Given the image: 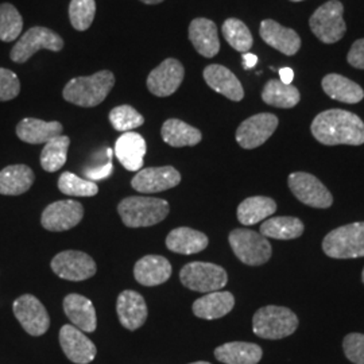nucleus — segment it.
I'll return each instance as SVG.
<instances>
[{"label": "nucleus", "instance_id": "nucleus-1", "mask_svg": "<svg viewBox=\"0 0 364 364\" xmlns=\"http://www.w3.org/2000/svg\"><path fill=\"white\" fill-rule=\"evenodd\" d=\"M313 136L321 144L338 146L364 144V123L358 115L344 109H328L314 117Z\"/></svg>", "mask_w": 364, "mask_h": 364}, {"label": "nucleus", "instance_id": "nucleus-2", "mask_svg": "<svg viewBox=\"0 0 364 364\" xmlns=\"http://www.w3.org/2000/svg\"><path fill=\"white\" fill-rule=\"evenodd\" d=\"M115 85V76L111 70H100L91 76L72 78L63 91L68 103L92 108L102 105Z\"/></svg>", "mask_w": 364, "mask_h": 364}, {"label": "nucleus", "instance_id": "nucleus-3", "mask_svg": "<svg viewBox=\"0 0 364 364\" xmlns=\"http://www.w3.org/2000/svg\"><path fill=\"white\" fill-rule=\"evenodd\" d=\"M169 203L156 197L134 196L119 203L117 212L129 228L151 227L165 220L169 215Z\"/></svg>", "mask_w": 364, "mask_h": 364}, {"label": "nucleus", "instance_id": "nucleus-4", "mask_svg": "<svg viewBox=\"0 0 364 364\" xmlns=\"http://www.w3.org/2000/svg\"><path fill=\"white\" fill-rule=\"evenodd\" d=\"M299 318L296 313L285 306L267 305L254 314L252 331L258 338L279 340L296 332Z\"/></svg>", "mask_w": 364, "mask_h": 364}, {"label": "nucleus", "instance_id": "nucleus-5", "mask_svg": "<svg viewBox=\"0 0 364 364\" xmlns=\"http://www.w3.org/2000/svg\"><path fill=\"white\" fill-rule=\"evenodd\" d=\"M323 250L329 258L351 259L364 257V221L352 223L326 235Z\"/></svg>", "mask_w": 364, "mask_h": 364}, {"label": "nucleus", "instance_id": "nucleus-6", "mask_svg": "<svg viewBox=\"0 0 364 364\" xmlns=\"http://www.w3.org/2000/svg\"><path fill=\"white\" fill-rule=\"evenodd\" d=\"M42 49L60 52L64 49V39L48 27H31L16 41L10 53V58L15 64H25Z\"/></svg>", "mask_w": 364, "mask_h": 364}, {"label": "nucleus", "instance_id": "nucleus-7", "mask_svg": "<svg viewBox=\"0 0 364 364\" xmlns=\"http://www.w3.org/2000/svg\"><path fill=\"white\" fill-rule=\"evenodd\" d=\"M180 279L183 287L193 291L212 293L227 285L228 275L221 266L215 263L192 262L182 267Z\"/></svg>", "mask_w": 364, "mask_h": 364}, {"label": "nucleus", "instance_id": "nucleus-8", "mask_svg": "<svg viewBox=\"0 0 364 364\" xmlns=\"http://www.w3.org/2000/svg\"><path fill=\"white\" fill-rule=\"evenodd\" d=\"M228 240L237 259L245 264L260 266L272 258V245L259 232L237 228L230 234Z\"/></svg>", "mask_w": 364, "mask_h": 364}, {"label": "nucleus", "instance_id": "nucleus-9", "mask_svg": "<svg viewBox=\"0 0 364 364\" xmlns=\"http://www.w3.org/2000/svg\"><path fill=\"white\" fill-rule=\"evenodd\" d=\"M344 7L338 0H329L318 7L309 19L313 34L324 43H335L346 34V22L343 19Z\"/></svg>", "mask_w": 364, "mask_h": 364}, {"label": "nucleus", "instance_id": "nucleus-10", "mask_svg": "<svg viewBox=\"0 0 364 364\" xmlns=\"http://www.w3.org/2000/svg\"><path fill=\"white\" fill-rule=\"evenodd\" d=\"M287 183L296 198L308 207L326 209L333 204V197L328 188L313 174L305 171L291 173Z\"/></svg>", "mask_w": 364, "mask_h": 364}, {"label": "nucleus", "instance_id": "nucleus-11", "mask_svg": "<svg viewBox=\"0 0 364 364\" xmlns=\"http://www.w3.org/2000/svg\"><path fill=\"white\" fill-rule=\"evenodd\" d=\"M13 311L16 320L31 336H42L50 326V317L43 304L33 294H23L15 299Z\"/></svg>", "mask_w": 364, "mask_h": 364}, {"label": "nucleus", "instance_id": "nucleus-12", "mask_svg": "<svg viewBox=\"0 0 364 364\" xmlns=\"http://www.w3.org/2000/svg\"><path fill=\"white\" fill-rule=\"evenodd\" d=\"M50 266L55 275L72 282L90 279L97 270L92 257L76 250H68L57 254L53 258Z\"/></svg>", "mask_w": 364, "mask_h": 364}, {"label": "nucleus", "instance_id": "nucleus-13", "mask_svg": "<svg viewBox=\"0 0 364 364\" xmlns=\"http://www.w3.org/2000/svg\"><path fill=\"white\" fill-rule=\"evenodd\" d=\"M278 117L274 114H257L246 119L236 130V141L243 149H257L274 134L278 127Z\"/></svg>", "mask_w": 364, "mask_h": 364}, {"label": "nucleus", "instance_id": "nucleus-14", "mask_svg": "<svg viewBox=\"0 0 364 364\" xmlns=\"http://www.w3.org/2000/svg\"><path fill=\"white\" fill-rule=\"evenodd\" d=\"M185 77V68L176 58H166L154 68L147 77V88L156 97H168L180 88Z\"/></svg>", "mask_w": 364, "mask_h": 364}, {"label": "nucleus", "instance_id": "nucleus-15", "mask_svg": "<svg viewBox=\"0 0 364 364\" xmlns=\"http://www.w3.org/2000/svg\"><path fill=\"white\" fill-rule=\"evenodd\" d=\"M84 216V207L75 200L55 201L42 212L41 224L52 232L68 231L76 227Z\"/></svg>", "mask_w": 364, "mask_h": 364}, {"label": "nucleus", "instance_id": "nucleus-16", "mask_svg": "<svg viewBox=\"0 0 364 364\" xmlns=\"http://www.w3.org/2000/svg\"><path fill=\"white\" fill-rule=\"evenodd\" d=\"M181 182V174L173 166L146 168L136 171L131 186L139 193H159L177 186Z\"/></svg>", "mask_w": 364, "mask_h": 364}, {"label": "nucleus", "instance_id": "nucleus-17", "mask_svg": "<svg viewBox=\"0 0 364 364\" xmlns=\"http://www.w3.org/2000/svg\"><path fill=\"white\" fill-rule=\"evenodd\" d=\"M60 344L66 358L76 364H88L96 358V346L75 326H64L60 331Z\"/></svg>", "mask_w": 364, "mask_h": 364}, {"label": "nucleus", "instance_id": "nucleus-18", "mask_svg": "<svg viewBox=\"0 0 364 364\" xmlns=\"http://www.w3.org/2000/svg\"><path fill=\"white\" fill-rule=\"evenodd\" d=\"M117 312L120 324L129 331L139 329L147 320L146 301L134 290H124L119 294Z\"/></svg>", "mask_w": 364, "mask_h": 364}, {"label": "nucleus", "instance_id": "nucleus-19", "mask_svg": "<svg viewBox=\"0 0 364 364\" xmlns=\"http://www.w3.org/2000/svg\"><path fill=\"white\" fill-rule=\"evenodd\" d=\"M147 144L144 136L138 132H124L117 138L115 156L122 166L129 171H139L144 168V159Z\"/></svg>", "mask_w": 364, "mask_h": 364}, {"label": "nucleus", "instance_id": "nucleus-20", "mask_svg": "<svg viewBox=\"0 0 364 364\" xmlns=\"http://www.w3.org/2000/svg\"><path fill=\"white\" fill-rule=\"evenodd\" d=\"M260 38L269 46L287 55H294L301 48V39L293 28H287L273 19L262 21L259 27Z\"/></svg>", "mask_w": 364, "mask_h": 364}, {"label": "nucleus", "instance_id": "nucleus-21", "mask_svg": "<svg viewBox=\"0 0 364 364\" xmlns=\"http://www.w3.org/2000/svg\"><path fill=\"white\" fill-rule=\"evenodd\" d=\"M189 41L198 54L205 58L215 57L220 50L218 26L207 18H196L189 25Z\"/></svg>", "mask_w": 364, "mask_h": 364}, {"label": "nucleus", "instance_id": "nucleus-22", "mask_svg": "<svg viewBox=\"0 0 364 364\" xmlns=\"http://www.w3.org/2000/svg\"><path fill=\"white\" fill-rule=\"evenodd\" d=\"M203 76L209 88L225 96L227 99L232 102H240L245 97V90L239 78L228 68L218 64L208 65L204 69Z\"/></svg>", "mask_w": 364, "mask_h": 364}, {"label": "nucleus", "instance_id": "nucleus-23", "mask_svg": "<svg viewBox=\"0 0 364 364\" xmlns=\"http://www.w3.org/2000/svg\"><path fill=\"white\" fill-rule=\"evenodd\" d=\"M169 260L161 255H146L134 266V277L144 287H158L165 284L171 275Z\"/></svg>", "mask_w": 364, "mask_h": 364}, {"label": "nucleus", "instance_id": "nucleus-24", "mask_svg": "<svg viewBox=\"0 0 364 364\" xmlns=\"http://www.w3.org/2000/svg\"><path fill=\"white\" fill-rule=\"evenodd\" d=\"M15 131L22 142L42 144L63 135L64 127L60 122H45L36 117H25L18 123Z\"/></svg>", "mask_w": 364, "mask_h": 364}, {"label": "nucleus", "instance_id": "nucleus-25", "mask_svg": "<svg viewBox=\"0 0 364 364\" xmlns=\"http://www.w3.org/2000/svg\"><path fill=\"white\" fill-rule=\"evenodd\" d=\"M64 312L73 326L82 332H95L97 326L96 311L91 299L81 294H69L64 299Z\"/></svg>", "mask_w": 364, "mask_h": 364}, {"label": "nucleus", "instance_id": "nucleus-26", "mask_svg": "<svg viewBox=\"0 0 364 364\" xmlns=\"http://www.w3.org/2000/svg\"><path fill=\"white\" fill-rule=\"evenodd\" d=\"M235 297L230 291H212L196 299L192 309L195 316L204 320H216L234 309Z\"/></svg>", "mask_w": 364, "mask_h": 364}, {"label": "nucleus", "instance_id": "nucleus-27", "mask_svg": "<svg viewBox=\"0 0 364 364\" xmlns=\"http://www.w3.org/2000/svg\"><path fill=\"white\" fill-rule=\"evenodd\" d=\"M263 351L258 344L232 341L215 350V358L224 364H258Z\"/></svg>", "mask_w": 364, "mask_h": 364}, {"label": "nucleus", "instance_id": "nucleus-28", "mask_svg": "<svg viewBox=\"0 0 364 364\" xmlns=\"http://www.w3.org/2000/svg\"><path fill=\"white\" fill-rule=\"evenodd\" d=\"M166 247L182 255H192L208 247V236L189 227H178L166 237Z\"/></svg>", "mask_w": 364, "mask_h": 364}, {"label": "nucleus", "instance_id": "nucleus-29", "mask_svg": "<svg viewBox=\"0 0 364 364\" xmlns=\"http://www.w3.org/2000/svg\"><path fill=\"white\" fill-rule=\"evenodd\" d=\"M321 84L324 92L333 100L346 105H356L363 100L364 91L362 87L341 75H326Z\"/></svg>", "mask_w": 364, "mask_h": 364}, {"label": "nucleus", "instance_id": "nucleus-30", "mask_svg": "<svg viewBox=\"0 0 364 364\" xmlns=\"http://www.w3.org/2000/svg\"><path fill=\"white\" fill-rule=\"evenodd\" d=\"M34 180V171L27 165L7 166L0 170V195H23L31 188Z\"/></svg>", "mask_w": 364, "mask_h": 364}, {"label": "nucleus", "instance_id": "nucleus-31", "mask_svg": "<svg viewBox=\"0 0 364 364\" xmlns=\"http://www.w3.org/2000/svg\"><path fill=\"white\" fill-rule=\"evenodd\" d=\"M161 135L164 142L171 147L196 146L203 139L200 130L180 119H168L161 129Z\"/></svg>", "mask_w": 364, "mask_h": 364}, {"label": "nucleus", "instance_id": "nucleus-32", "mask_svg": "<svg viewBox=\"0 0 364 364\" xmlns=\"http://www.w3.org/2000/svg\"><path fill=\"white\" fill-rule=\"evenodd\" d=\"M277 210L273 198L264 196L248 197L237 207V220L243 225H254L270 218Z\"/></svg>", "mask_w": 364, "mask_h": 364}, {"label": "nucleus", "instance_id": "nucleus-33", "mask_svg": "<svg viewBox=\"0 0 364 364\" xmlns=\"http://www.w3.org/2000/svg\"><path fill=\"white\" fill-rule=\"evenodd\" d=\"M262 100L277 108H293L301 100L299 92L291 84H284L281 80H269L262 92Z\"/></svg>", "mask_w": 364, "mask_h": 364}, {"label": "nucleus", "instance_id": "nucleus-34", "mask_svg": "<svg viewBox=\"0 0 364 364\" xmlns=\"http://www.w3.org/2000/svg\"><path fill=\"white\" fill-rule=\"evenodd\" d=\"M304 223L297 218L278 216L264 221L260 225V235L278 240L297 239L304 234Z\"/></svg>", "mask_w": 364, "mask_h": 364}, {"label": "nucleus", "instance_id": "nucleus-35", "mask_svg": "<svg viewBox=\"0 0 364 364\" xmlns=\"http://www.w3.org/2000/svg\"><path fill=\"white\" fill-rule=\"evenodd\" d=\"M70 146V139L66 135H60L53 138L41 153V166L48 173L58 171L66 164L68 150Z\"/></svg>", "mask_w": 364, "mask_h": 364}, {"label": "nucleus", "instance_id": "nucleus-36", "mask_svg": "<svg viewBox=\"0 0 364 364\" xmlns=\"http://www.w3.org/2000/svg\"><path fill=\"white\" fill-rule=\"evenodd\" d=\"M221 31L225 41L230 43V46L234 48L235 50L245 54L250 52V49L252 48V43H254L252 34L242 21L236 18L227 19L223 23Z\"/></svg>", "mask_w": 364, "mask_h": 364}, {"label": "nucleus", "instance_id": "nucleus-37", "mask_svg": "<svg viewBox=\"0 0 364 364\" xmlns=\"http://www.w3.org/2000/svg\"><path fill=\"white\" fill-rule=\"evenodd\" d=\"M23 30V18L11 3L0 4V41L9 43L21 36Z\"/></svg>", "mask_w": 364, "mask_h": 364}, {"label": "nucleus", "instance_id": "nucleus-38", "mask_svg": "<svg viewBox=\"0 0 364 364\" xmlns=\"http://www.w3.org/2000/svg\"><path fill=\"white\" fill-rule=\"evenodd\" d=\"M58 189L66 196L75 197H92L97 195V185L90 180H84L76 176L75 173L65 171L58 178Z\"/></svg>", "mask_w": 364, "mask_h": 364}, {"label": "nucleus", "instance_id": "nucleus-39", "mask_svg": "<svg viewBox=\"0 0 364 364\" xmlns=\"http://www.w3.org/2000/svg\"><path fill=\"white\" fill-rule=\"evenodd\" d=\"M109 122L115 130L124 134L141 127L144 117L131 105H117L109 112Z\"/></svg>", "mask_w": 364, "mask_h": 364}, {"label": "nucleus", "instance_id": "nucleus-40", "mask_svg": "<svg viewBox=\"0 0 364 364\" xmlns=\"http://www.w3.org/2000/svg\"><path fill=\"white\" fill-rule=\"evenodd\" d=\"M96 15L95 0H72L69 4V19L75 30L85 31L92 26Z\"/></svg>", "mask_w": 364, "mask_h": 364}, {"label": "nucleus", "instance_id": "nucleus-41", "mask_svg": "<svg viewBox=\"0 0 364 364\" xmlns=\"http://www.w3.org/2000/svg\"><path fill=\"white\" fill-rule=\"evenodd\" d=\"M21 92V81L13 70L0 68V102H10Z\"/></svg>", "mask_w": 364, "mask_h": 364}, {"label": "nucleus", "instance_id": "nucleus-42", "mask_svg": "<svg viewBox=\"0 0 364 364\" xmlns=\"http://www.w3.org/2000/svg\"><path fill=\"white\" fill-rule=\"evenodd\" d=\"M343 350L353 364H364V335L350 333L343 340Z\"/></svg>", "mask_w": 364, "mask_h": 364}, {"label": "nucleus", "instance_id": "nucleus-43", "mask_svg": "<svg viewBox=\"0 0 364 364\" xmlns=\"http://www.w3.org/2000/svg\"><path fill=\"white\" fill-rule=\"evenodd\" d=\"M112 154L114 151L111 149H108V159L103 162L99 166H90L84 169V174L90 181H99L103 180L111 176L112 170H114V165H112Z\"/></svg>", "mask_w": 364, "mask_h": 364}, {"label": "nucleus", "instance_id": "nucleus-44", "mask_svg": "<svg viewBox=\"0 0 364 364\" xmlns=\"http://www.w3.org/2000/svg\"><path fill=\"white\" fill-rule=\"evenodd\" d=\"M347 61L353 68L364 70V38L358 39L356 42H353L350 53L347 55Z\"/></svg>", "mask_w": 364, "mask_h": 364}, {"label": "nucleus", "instance_id": "nucleus-45", "mask_svg": "<svg viewBox=\"0 0 364 364\" xmlns=\"http://www.w3.org/2000/svg\"><path fill=\"white\" fill-rule=\"evenodd\" d=\"M293 78H294V72H293L291 68H281V69H279V80H281L284 84L290 85L291 81H293Z\"/></svg>", "mask_w": 364, "mask_h": 364}, {"label": "nucleus", "instance_id": "nucleus-46", "mask_svg": "<svg viewBox=\"0 0 364 364\" xmlns=\"http://www.w3.org/2000/svg\"><path fill=\"white\" fill-rule=\"evenodd\" d=\"M258 64V57L255 54L251 53H245L243 54V66L245 69H252L254 66Z\"/></svg>", "mask_w": 364, "mask_h": 364}, {"label": "nucleus", "instance_id": "nucleus-47", "mask_svg": "<svg viewBox=\"0 0 364 364\" xmlns=\"http://www.w3.org/2000/svg\"><path fill=\"white\" fill-rule=\"evenodd\" d=\"M141 1L144 3V4L153 6V4H159V3H162V1H165V0H141Z\"/></svg>", "mask_w": 364, "mask_h": 364}, {"label": "nucleus", "instance_id": "nucleus-48", "mask_svg": "<svg viewBox=\"0 0 364 364\" xmlns=\"http://www.w3.org/2000/svg\"><path fill=\"white\" fill-rule=\"evenodd\" d=\"M191 364H210V363H208V362H195V363H191Z\"/></svg>", "mask_w": 364, "mask_h": 364}, {"label": "nucleus", "instance_id": "nucleus-49", "mask_svg": "<svg viewBox=\"0 0 364 364\" xmlns=\"http://www.w3.org/2000/svg\"><path fill=\"white\" fill-rule=\"evenodd\" d=\"M362 281H363V284H364V269H363V272H362Z\"/></svg>", "mask_w": 364, "mask_h": 364}, {"label": "nucleus", "instance_id": "nucleus-50", "mask_svg": "<svg viewBox=\"0 0 364 364\" xmlns=\"http://www.w3.org/2000/svg\"><path fill=\"white\" fill-rule=\"evenodd\" d=\"M291 1H302V0H291Z\"/></svg>", "mask_w": 364, "mask_h": 364}]
</instances>
